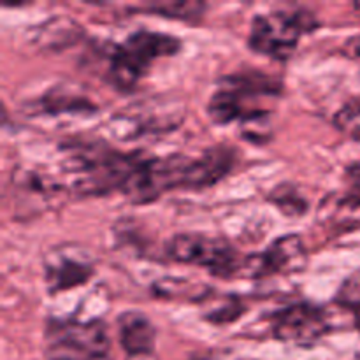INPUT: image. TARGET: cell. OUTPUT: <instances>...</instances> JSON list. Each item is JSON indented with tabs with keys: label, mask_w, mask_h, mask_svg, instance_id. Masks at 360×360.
I'll list each match as a JSON object with an SVG mask.
<instances>
[{
	"label": "cell",
	"mask_w": 360,
	"mask_h": 360,
	"mask_svg": "<svg viewBox=\"0 0 360 360\" xmlns=\"http://www.w3.org/2000/svg\"><path fill=\"white\" fill-rule=\"evenodd\" d=\"M243 311L241 301H238L236 297H227L220 306H214L210 309V313L206 315L207 320L214 323H229L232 320L238 319Z\"/></svg>",
	"instance_id": "5bb4252c"
},
{
	"label": "cell",
	"mask_w": 360,
	"mask_h": 360,
	"mask_svg": "<svg viewBox=\"0 0 360 360\" xmlns=\"http://www.w3.org/2000/svg\"><path fill=\"white\" fill-rule=\"evenodd\" d=\"M48 360H112L102 320H51L46 326Z\"/></svg>",
	"instance_id": "6da1fadb"
},
{
	"label": "cell",
	"mask_w": 360,
	"mask_h": 360,
	"mask_svg": "<svg viewBox=\"0 0 360 360\" xmlns=\"http://www.w3.org/2000/svg\"><path fill=\"white\" fill-rule=\"evenodd\" d=\"M273 333L285 343L309 347L327 333L326 313L308 302L288 306L274 316Z\"/></svg>",
	"instance_id": "8992f818"
},
{
	"label": "cell",
	"mask_w": 360,
	"mask_h": 360,
	"mask_svg": "<svg viewBox=\"0 0 360 360\" xmlns=\"http://www.w3.org/2000/svg\"><path fill=\"white\" fill-rule=\"evenodd\" d=\"M141 157L111 151H81L67 160L70 186L77 193H105L122 188Z\"/></svg>",
	"instance_id": "7a4b0ae2"
},
{
	"label": "cell",
	"mask_w": 360,
	"mask_h": 360,
	"mask_svg": "<svg viewBox=\"0 0 360 360\" xmlns=\"http://www.w3.org/2000/svg\"><path fill=\"white\" fill-rule=\"evenodd\" d=\"M204 4L200 2H162V4H151L148 11L151 13L162 14V16L171 18H181V20H190V18H197L204 9Z\"/></svg>",
	"instance_id": "4fadbf2b"
},
{
	"label": "cell",
	"mask_w": 360,
	"mask_h": 360,
	"mask_svg": "<svg viewBox=\"0 0 360 360\" xmlns=\"http://www.w3.org/2000/svg\"><path fill=\"white\" fill-rule=\"evenodd\" d=\"M350 49L352 53H354L357 58H360V35H357V37H354L350 41Z\"/></svg>",
	"instance_id": "2e32d148"
},
{
	"label": "cell",
	"mask_w": 360,
	"mask_h": 360,
	"mask_svg": "<svg viewBox=\"0 0 360 360\" xmlns=\"http://www.w3.org/2000/svg\"><path fill=\"white\" fill-rule=\"evenodd\" d=\"M91 274H94V267L90 264L60 257L58 260L49 264L48 269H46V281H48V287L51 292H62L86 283Z\"/></svg>",
	"instance_id": "30bf717a"
},
{
	"label": "cell",
	"mask_w": 360,
	"mask_h": 360,
	"mask_svg": "<svg viewBox=\"0 0 360 360\" xmlns=\"http://www.w3.org/2000/svg\"><path fill=\"white\" fill-rule=\"evenodd\" d=\"M169 259L207 267L214 276L229 278L243 267L238 252L225 239L204 234H178L167 243Z\"/></svg>",
	"instance_id": "277c9868"
},
{
	"label": "cell",
	"mask_w": 360,
	"mask_h": 360,
	"mask_svg": "<svg viewBox=\"0 0 360 360\" xmlns=\"http://www.w3.org/2000/svg\"><path fill=\"white\" fill-rule=\"evenodd\" d=\"M348 176L352 178V185H354V188H360V164H355L352 165V167H348Z\"/></svg>",
	"instance_id": "9a60e30c"
},
{
	"label": "cell",
	"mask_w": 360,
	"mask_h": 360,
	"mask_svg": "<svg viewBox=\"0 0 360 360\" xmlns=\"http://www.w3.org/2000/svg\"><path fill=\"white\" fill-rule=\"evenodd\" d=\"M245 91L238 90V88H221L217 94L211 97L210 104H207V115L214 123H231L234 120H246L250 116L257 115V112H250L245 109Z\"/></svg>",
	"instance_id": "8fae6325"
},
{
	"label": "cell",
	"mask_w": 360,
	"mask_h": 360,
	"mask_svg": "<svg viewBox=\"0 0 360 360\" xmlns=\"http://www.w3.org/2000/svg\"><path fill=\"white\" fill-rule=\"evenodd\" d=\"M118 336L129 360H157L155 327L144 313L130 309L118 316Z\"/></svg>",
	"instance_id": "ba28073f"
},
{
	"label": "cell",
	"mask_w": 360,
	"mask_h": 360,
	"mask_svg": "<svg viewBox=\"0 0 360 360\" xmlns=\"http://www.w3.org/2000/svg\"><path fill=\"white\" fill-rule=\"evenodd\" d=\"M306 250L297 236L278 238L262 255L248 259L243 267H250L252 276H266V274H287L301 271L306 266Z\"/></svg>",
	"instance_id": "52a82bcc"
},
{
	"label": "cell",
	"mask_w": 360,
	"mask_h": 360,
	"mask_svg": "<svg viewBox=\"0 0 360 360\" xmlns=\"http://www.w3.org/2000/svg\"><path fill=\"white\" fill-rule=\"evenodd\" d=\"M355 322H357V327L360 329V304L355 308Z\"/></svg>",
	"instance_id": "e0dca14e"
},
{
	"label": "cell",
	"mask_w": 360,
	"mask_h": 360,
	"mask_svg": "<svg viewBox=\"0 0 360 360\" xmlns=\"http://www.w3.org/2000/svg\"><path fill=\"white\" fill-rule=\"evenodd\" d=\"M179 46V39L172 35L150 30L134 32L112 51L109 69L112 84L122 90H130L155 58L174 55Z\"/></svg>",
	"instance_id": "3957f363"
},
{
	"label": "cell",
	"mask_w": 360,
	"mask_h": 360,
	"mask_svg": "<svg viewBox=\"0 0 360 360\" xmlns=\"http://www.w3.org/2000/svg\"><path fill=\"white\" fill-rule=\"evenodd\" d=\"M234 162V153L225 146H214L207 150L200 158H192L188 167L185 186L190 188H200V186L214 185L220 181Z\"/></svg>",
	"instance_id": "9c48e42d"
},
{
	"label": "cell",
	"mask_w": 360,
	"mask_h": 360,
	"mask_svg": "<svg viewBox=\"0 0 360 360\" xmlns=\"http://www.w3.org/2000/svg\"><path fill=\"white\" fill-rule=\"evenodd\" d=\"M304 14L281 11L259 14L250 30V48L278 60L288 58L297 48L301 34L309 27V21H304Z\"/></svg>",
	"instance_id": "5b68a950"
},
{
	"label": "cell",
	"mask_w": 360,
	"mask_h": 360,
	"mask_svg": "<svg viewBox=\"0 0 360 360\" xmlns=\"http://www.w3.org/2000/svg\"><path fill=\"white\" fill-rule=\"evenodd\" d=\"M79 34L81 27L76 21L67 20V18H55V20H49L44 27H41L37 41L41 44L49 46V48L58 49L62 46L69 44L74 39V35Z\"/></svg>",
	"instance_id": "7c38bea8"
}]
</instances>
